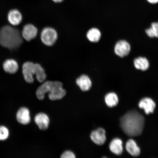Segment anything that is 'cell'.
Masks as SVG:
<instances>
[{
  "label": "cell",
  "instance_id": "cell-7",
  "mask_svg": "<svg viewBox=\"0 0 158 158\" xmlns=\"http://www.w3.org/2000/svg\"><path fill=\"white\" fill-rule=\"evenodd\" d=\"M38 29L34 25L27 24L24 26L22 31L23 38L27 41H30L36 37Z\"/></svg>",
  "mask_w": 158,
  "mask_h": 158
},
{
  "label": "cell",
  "instance_id": "cell-15",
  "mask_svg": "<svg viewBox=\"0 0 158 158\" xmlns=\"http://www.w3.org/2000/svg\"><path fill=\"white\" fill-rule=\"evenodd\" d=\"M110 149L112 152L116 155H121L123 151V143L119 138L112 140L110 145Z\"/></svg>",
  "mask_w": 158,
  "mask_h": 158
},
{
  "label": "cell",
  "instance_id": "cell-17",
  "mask_svg": "<svg viewBox=\"0 0 158 158\" xmlns=\"http://www.w3.org/2000/svg\"><path fill=\"white\" fill-rule=\"evenodd\" d=\"M134 65L136 69L142 71L147 70L149 66L147 59L142 57L136 58L134 60Z\"/></svg>",
  "mask_w": 158,
  "mask_h": 158
},
{
  "label": "cell",
  "instance_id": "cell-16",
  "mask_svg": "<svg viewBox=\"0 0 158 158\" xmlns=\"http://www.w3.org/2000/svg\"><path fill=\"white\" fill-rule=\"evenodd\" d=\"M126 148L128 152L133 156L137 157L140 155V149L134 140H128Z\"/></svg>",
  "mask_w": 158,
  "mask_h": 158
},
{
  "label": "cell",
  "instance_id": "cell-4",
  "mask_svg": "<svg viewBox=\"0 0 158 158\" xmlns=\"http://www.w3.org/2000/svg\"><path fill=\"white\" fill-rule=\"evenodd\" d=\"M23 73L26 81L29 83L34 82V75L40 82L45 81L47 78L45 70L41 65L31 62H26L23 64Z\"/></svg>",
  "mask_w": 158,
  "mask_h": 158
},
{
  "label": "cell",
  "instance_id": "cell-24",
  "mask_svg": "<svg viewBox=\"0 0 158 158\" xmlns=\"http://www.w3.org/2000/svg\"><path fill=\"white\" fill-rule=\"evenodd\" d=\"M52 1L55 3H60L64 1V0H52Z\"/></svg>",
  "mask_w": 158,
  "mask_h": 158
},
{
  "label": "cell",
  "instance_id": "cell-3",
  "mask_svg": "<svg viewBox=\"0 0 158 158\" xmlns=\"http://www.w3.org/2000/svg\"><path fill=\"white\" fill-rule=\"evenodd\" d=\"M23 42V37L18 29L7 25L0 30V44L10 49L18 48Z\"/></svg>",
  "mask_w": 158,
  "mask_h": 158
},
{
  "label": "cell",
  "instance_id": "cell-2",
  "mask_svg": "<svg viewBox=\"0 0 158 158\" xmlns=\"http://www.w3.org/2000/svg\"><path fill=\"white\" fill-rule=\"evenodd\" d=\"M62 82L58 81H47L40 86L36 92V95L40 100L44 98L45 95L49 93L48 97L51 100L61 99L66 94L63 87Z\"/></svg>",
  "mask_w": 158,
  "mask_h": 158
},
{
  "label": "cell",
  "instance_id": "cell-11",
  "mask_svg": "<svg viewBox=\"0 0 158 158\" xmlns=\"http://www.w3.org/2000/svg\"><path fill=\"white\" fill-rule=\"evenodd\" d=\"M16 117L20 123L24 125L29 124L31 121L29 110L25 107L20 108L17 114Z\"/></svg>",
  "mask_w": 158,
  "mask_h": 158
},
{
  "label": "cell",
  "instance_id": "cell-5",
  "mask_svg": "<svg viewBox=\"0 0 158 158\" xmlns=\"http://www.w3.org/2000/svg\"><path fill=\"white\" fill-rule=\"evenodd\" d=\"M58 33L55 30L51 27H46L41 32V39L42 43L47 46H52L58 39Z\"/></svg>",
  "mask_w": 158,
  "mask_h": 158
},
{
  "label": "cell",
  "instance_id": "cell-12",
  "mask_svg": "<svg viewBox=\"0 0 158 158\" xmlns=\"http://www.w3.org/2000/svg\"><path fill=\"white\" fill-rule=\"evenodd\" d=\"M76 84L83 91H87L92 86V81L89 77L86 75H82L77 79Z\"/></svg>",
  "mask_w": 158,
  "mask_h": 158
},
{
  "label": "cell",
  "instance_id": "cell-13",
  "mask_svg": "<svg viewBox=\"0 0 158 158\" xmlns=\"http://www.w3.org/2000/svg\"><path fill=\"white\" fill-rule=\"evenodd\" d=\"M8 19L11 25L17 26L22 21V15L20 12L17 9H13L10 11L8 14Z\"/></svg>",
  "mask_w": 158,
  "mask_h": 158
},
{
  "label": "cell",
  "instance_id": "cell-10",
  "mask_svg": "<svg viewBox=\"0 0 158 158\" xmlns=\"http://www.w3.org/2000/svg\"><path fill=\"white\" fill-rule=\"evenodd\" d=\"M35 121L40 130H45L48 128L49 119L46 114L43 113L37 114L35 116Z\"/></svg>",
  "mask_w": 158,
  "mask_h": 158
},
{
  "label": "cell",
  "instance_id": "cell-8",
  "mask_svg": "<svg viewBox=\"0 0 158 158\" xmlns=\"http://www.w3.org/2000/svg\"><path fill=\"white\" fill-rule=\"evenodd\" d=\"M106 131L103 128H100L93 131L90 134V138L94 143L102 145L105 143L106 140Z\"/></svg>",
  "mask_w": 158,
  "mask_h": 158
},
{
  "label": "cell",
  "instance_id": "cell-14",
  "mask_svg": "<svg viewBox=\"0 0 158 158\" xmlns=\"http://www.w3.org/2000/svg\"><path fill=\"white\" fill-rule=\"evenodd\" d=\"M3 68L6 72L14 74L18 70L19 65L16 61L13 59H9L4 62Z\"/></svg>",
  "mask_w": 158,
  "mask_h": 158
},
{
  "label": "cell",
  "instance_id": "cell-1",
  "mask_svg": "<svg viewBox=\"0 0 158 158\" xmlns=\"http://www.w3.org/2000/svg\"><path fill=\"white\" fill-rule=\"evenodd\" d=\"M145 118L139 112L135 110L126 113L120 118L122 129L130 137L139 136L143 133Z\"/></svg>",
  "mask_w": 158,
  "mask_h": 158
},
{
  "label": "cell",
  "instance_id": "cell-23",
  "mask_svg": "<svg viewBox=\"0 0 158 158\" xmlns=\"http://www.w3.org/2000/svg\"><path fill=\"white\" fill-rule=\"evenodd\" d=\"M149 2L152 4H156L158 2V0H147Z\"/></svg>",
  "mask_w": 158,
  "mask_h": 158
},
{
  "label": "cell",
  "instance_id": "cell-21",
  "mask_svg": "<svg viewBox=\"0 0 158 158\" xmlns=\"http://www.w3.org/2000/svg\"><path fill=\"white\" fill-rule=\"evenodd\" d=\"M9 131L7 128L4 126L0 127V140L4 141L8 138Z\"/></svg>",
  "mask_w": 158,
  "mask_h": 158
},
{
  "label": "cell",
  "instance_id": "cell-18",
  "mask_svg": "<svg viewBox=\"0 0 158 158\" xmlns=\"http://www.w3.org/2000/svg\"><path fill=\"white\" fill-rule=\"evenodd\" d=\"M101 36V33L99 30L96 28H92L89 30L86 34L87 38L90 42H98Z\"/></svg>",
  "mask_w": 158,
  "mask_h": 158
},
{
  "label": "cell",
  "instance_id": "cell-20",
  "mask_svg": "<svg viewBox=\"0 0 158 158\" xmlns=\"http://www.w3.org/2000/svg\"><path fill=\"white\" fill-rule=\"evenodd\" d=\"M146 33L151 38H158V23H152L151 27L146 29Z\"/></svg>",
  "mask_w": 158,
  "mask_h": 158
},
{
  "label": "cell",
  "instance_id": "cell-19",
  "mask_svg": "<svg viewBox=\"0 0 158 158\" xmlns=\"http://www.w3.org/2000/svg\"><path fill=\"white\" fill-rule=\"evenodd\" d=\"M105 100L106 104L110 107L116 106L118 102V97L114 93H110L106 94Z\"/></svg>",
  "mask_w": 158,
  "mask_h": 158
},
{
  "label": "cell",
  "instance_id": "cell-9",
  "mask_svg": "<svg viewBox=\"0 0 158 158\" xmlns=\"http://www.w3.org/2000/svg\"><path fill=\"white\" fill-rule=\"evenodd\" d=\"M140 108L144 110L146 114L153 113L156 107V104L153 100L148 98H144L140 101L138 104Z\"/></svg>",
  "mask_w": 158,
  "mask_h": 158
},
{
  "label": "cell",
  "instance_id": "cell-22",
  "mask_svg": "<svg viewBox=\"0 0 158 158\" xmlns=\"http://www.w3.org/2000/svg\"><path fill=\"white\" fill-rule=\"evenodd\" d=\"M61 158H75L76 156L72 152L70 151H67L64 152L61 156Z\"/></svg>",
  "mask_w": 158,
  "mask_h": 158
},
{
  "label": "cell",
  "instance_id": "cell-6",
  "mask_svg": "<svg viewBox=\"0 0 158 158\" xmlns=\"http://www.w3.org/2000/svg\"><path fill=\"white\" fill-rule=\"evenodd\" d=\"M131 47L129 43L125 40H120L116 43L114 47L115 54L121 58L129 54Z\"/></svg>",
  "mask_w": 158,
  "mask_h": 158
}]
</instances>
